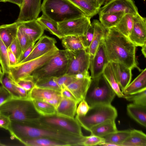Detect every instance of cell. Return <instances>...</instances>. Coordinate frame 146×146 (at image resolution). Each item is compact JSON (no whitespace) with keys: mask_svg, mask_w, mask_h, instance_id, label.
Returning <instances> with one entry per match:
<instances>
[{"mask_svg":"<svg viewBox=\"0 0 146 146\" xmlns=\"http://www.w3.org/2000/svg\"><path fill=\"white\" fill-rule=\"evenodd\" d=\"M12 138L19 141L40 137L47 138L62 141L70 146H82L85 136L73 135L54 129L35 122H24L11 121L8 130Z\"/></svg>","mask_w":146,"mask_h":146,"instance_id":"obj_1","label":"cell"},{"mask_svg":"<svg viewBox=\"0 0 146 146\" xmlns=\"http://www.w3.org/2000/svg\"><path fill=\"white\" fill-rule=\"evenodd\" d=\"M106 54L109 62L121 64L131 69L137 66L135 45L115 27L107 29L103 39Z\"/></svg>","mask_w":146,"mask_h":146,"instance_id":"obj_2","label":"cell"},{"mask_svg":"<svg viewBox=\"0 0 146 146\" xmlns=\"http://www.w3.org/2000/svg\"><path fill=\"white\" fill-rule=\"evenodd\" d=\"M0 112L11 121L21 122H32L41 116L28 99L12 97L0 105Z\"/></svg>","mask_w":146,"mask_h":146,"instance_id":"obj_3","label":"cell"},{"mask_svg":"<svg viewBox=\"0 0 146 146\" xmlns=\"http://www.w3.org/2000/svg\"><path fill=\"white\" fill-rule=\"evenodd\" d=\"M41 11L42 15L57 23L85 15L68 0H43Z\"/></svg>","mask_w":146,"mask_h":146,"instance_id":"obj_4","label":"cell"},{"mask_svg":"<svg viewBox=\"0 0 146 146\" xmlns=\"http://www.w3.org/2000/svg\"><path fill=\"white\" fill-rule=\"evenodd\" d=\"M91 79L85 99L90 106L111 104L116 94L102 74Z\"/></svg>","mask_w":146,"mask_h":146,"instance_id":"obj_5","label":"cell"},{"mask_svg":"<svg viewBox=\"0 0 146 146\" xmlns=\"http://www.w3.org/2000/svg\"><path fill=\"white\" fill-rule=\"evenodd\" d=\"M69 62L68 51L59 50L55 56L34 71L31 76L35 82L39 79L59 77L66 74Z\"/></svg>","mask_w":146,"mask_h":146,"instance_id":"obj_6","label":"cell"},{"mask_svg":"<svg viewBox=\"0 0 146 146\" xmlns=\"http://www.w3.org/2000/svg\"><path fill=\"white\" fill-rule=\"evenodd\" d=\"M117 116L116 109L111 104L98 105L90 107L85 115H76L75 119L81 127L90 131L94 126L108 119L115 120Z\"/></svg>","mask_w":146,"mask_h":146,"instance_id":"obj_7","label":"cell"},{"mask_svg":"<svg viewBox=\"0 0 146 146\" xmlns=\"http://www.w3.org/2000/svg\"><path fill=\"white\" fill-rule=\"evenodd\" d=\"M59 50L56 46L40 57L10 67L9 77L15 82L28 77L34 71L55 56Z\"/></svg>","mask_w":146,"mask_h":146,"instance_id":"obj_8","label":"cell"},{"mask_svg":"<svg viewBox=\"0 0 146 146\" xmlns=\"http://www.w3.org/2000/svg\"><path fill=\"white\" fill-rule=\"evenodd\" d=\"M36 121L40 124L54 129L74 135H83L81 127L75 118L70 119L55 115L48 116H41Z\"/></svg>","mask_w":146,"mask_h":146,"instance_id":"obj_9","label":"cell"},{"mask_svg":"<svg viewBox=\"0 0 146 146\" xmlns=\"http://www.w3.org/2000/svg\"><path fill=\"white\" fill-rule=\"evenodd\" d=\"M90 19L84 15L57 23L58 28L64 36H83L91 25Z\"/></svg>","mask_w":146,"mask_h":146,"instance_id":"obj_10","label":"cell"},{"mask_svg":"<svg viewBox=\"0 0 146 146\" xmlns=\"http://www.w3.org/2000/svg\"><path fill=\"white\" fill-rule=\"evenodd\" d=\"M68 51L69 55V62L66 74L74 75L88 71L90 62V55L86 50Z\"/></svg>","mask_w":146,"mask_h":146,"instance_id":"obj_11","label":"cell"},{"mask_svg":"<svg viewBox=\"0 0 146 146\" xmlns=\"http://www.w3.org/2000/svg\"><path fill=\"white\" fill-rule=\"evenodd\" d=\"M123 12L134 16L139 13L137 7L133 0H108L100 7L98 14Z\"/></svg>","mask_w":146,"mask_h":146,"instance_id":"obj_12","label":"cell"},{"mask_svg":"<svg viewBox=\"0 0 146 146\" xmlns=\"http://www.w3.org/2000/svg\"><path fill=\"white\" fill-rule=\"evenodd\" d=\"M128 38L136 47L146 44V18L139 13L134 16L133 28Z\"/></svg>","mask_w":146,"mask_h":146,"instance_id":"obj_13","label":"cell"},{"mask_svg":"<svg viewBox=\"0 0 146 146\" xmlns=\"http://www.w3.org/2000/svg\"><path fill=\"white\" fill-rule=\"evenodd\" d=\"M109 62L105 52L103 40L102 41L93 58L90 59L89 69L91 78L97 77L102 74Z\"/></svg>","mask_w":146,"mask_h":146,"instance_id":"obj_14","label":"cell"},{"mask_svg":"<svg viewBox=\"0 0 146 146\" xmlns=\"http://www.w3.org/2000/svg\"><path fill=\"white\" fill-rule=\"evenodd\" d=\"M41 0H23L16 22H22L36 19L41 11Z\"/></svg>","mask_w":146,"mask_h":146,"instance_id":"obj_15","label":"cell"},{"mask_svg":"<svg viewBox=\"0 0 146 146\" xmlns=\"http://www.w3.org/2000/svg\"><path fill=\"white\" fill-rule=\"evenodd\" d=\"M56 41L54 38L46 35L42 36L35 44L29 55L19 64L38 58L46 54L56 46Z\"/></svg>","mask_w":146,"mask_h":146,"instance_id":"obj_16","label":"cell"},{"mask_svg":"<svg viewBox=\"0 0 146 146\" xmlns=\"http://www.w3.org/2000/svg\"><path fill=\"white\" fill-rule=\"evenodd\" d=\"M17 23L18 28L28 37L32 42L35 43L43 34L44 30L36 19Z\"/></svg>","mask_w":146,"mask_h":146,"instance_id":"obj_17","label":"cell"},{"mask_svg":"<svg viewBox=\"0 0 146 146\" xmlns=\"http://www.w3.org/2000/svg\"><path fill=\"white\" fill-rule=\"evenodd\" d=\"M94 28V34L92 42L86 50L90 55V59L92 58L106 33L107 29H106L98 20H94L91 23Z\"/></svg>","mask_w":146,"mask_h":146,"instance_id":"obj_18","label":"cell"},{"mask_svg":"<svg viewBox=\"0 0 146 146\" xmlns=\"http://www.w3.org/2000/svg\"><path fill=\"white\" fill-rule=\"evenodd\" d=\"M91 78L77 79L66 87L73 95L79 103L85 100L90 85Z\"/></svg>","mask_w":146,"mask_h":146,"instance_id":"obj_19","label":"cell"},{"mask_svg":"<svg viewBox=\"0 0 146 146\" xmlns=\"http://www.w3.org/2000/svg\"><path fill=\"white\" fill-rule=\"evenodd\" d=\"M120 88L122 92L130 83L132 69L118 63L111 62Z\"/></svg>","mask_w":146,"mask_h":146,"instance_id":"obj_20","label":"cell"},{"mask_svg":"<svg viewBox=\"0 0 146 146\" xmlns=\"http://www.w3.org/2000/svg\"><path fill=\"white\" fill-rule=\"evenodd\" d=\"M78 104L75 101L62 97L60 103L56 109V115L60 117L74 119Z\"/></svg>","mask_w":146,"mask_h":146,"instance_id":"obj_21","label":"cell"},{"mask_svg":"<svg viewBox=\"0 0 146 146\" xmlns=\"http://www.w3.org/2000/svg\"><path fill=\"white\" fill-rule=\"evenodd\" d=\"M68 0L91 18L98 13L101 7L97 0Z\"/></svg>","mask_w":146,"mask_h":146,"instance_id":"obj_22","label":"cell"},{"mask_svg":"<svg viewBox=\"0 0 146 146\" xmlns=\"http://www.w3.org/2000/svg\"><path fill=\"white\" fill-rule=\"evenodd\" d=\"M61 96L60 92L35 86L28 92V99L31 101H45Z\"/></svg>","mask_w":146,"mask_h":146,"instance_id":"obj_23","label":"cell"},{"mask_svg":"<svg viewBox=\"0 0 146 146\" xmlns=\"http://www.w3.org/2000/svg\"><path fill=\"white\" fill-rule=\"evenodd\" d=\"M146 90V68L128 85L122 92L124 94H135Z\"/></svg>","mask_w":146,"mask_h":146,"instance_id":"obj_24","label":"cell"},{"mask_svg":"<svg viewBox=\"0 0 146 146\" xmlns=\"http://www.w3.org/2000/svg\"><path fill=\"white\" fill-rule=\"evenodd\" d=\"M115 119H108L93 127L90 132L91 135L104 137L117 131Z\"/></svg>","mask_w":146,"mask_h":146,"instance_id":"obj_25","label":"cell"},{"mask_svg":"<svg viewBox=\"0 0 146 146\" xmlns=\"http://www.w3.org/2000/svg\"><path fill=\"white\" fill-rule=\"evenodd\" d=\"M127 110L128 115L138 123L146 127V106L133 103L127 105Z\"/></svg>","mask_w":146,"mask_h":146,"instance_id":"obj_26","label":"cell"},{"mask_svg":"<svg viewBox=\"0 0 146 146\" xmlns=\"http://www.w3.org/2000/svg\"><path fill=\"white\" fill-rule=\"evenodd\" d=\"M18 29V23L0 26V38L8 48L13 40L16 37Z\"/></svg>","mask_w":146,"mask_h":146,"instance_id":"obj_27","label":"cell"},{"mask_svg":"<svg viewBox=\"0 0 146 146\" xmlns=\"http://www.w3.org/2000/svg\"><path fill=\"white\" fill-rule=\"evenodd\" d=\"M102 74L116 95L118 97L123 98L124 94L121 92L118 84L115 74L111 62H109L108 63Z\"/></svg>","mask_w":146,"mask_h":146,"instance_id":"obj_28","label":"cell"},{"mask_svg":"<svg viewBox=\"0 0 146 146\" xmlns=\"http://www.w3.org/2000/svg\"><path fill=\"white\" fill-rule=\"evenodd\" d=\"M21 143L27 146H70L68 144L53 139L40 137L25 139Z\"/></svg>","mask_w":146,"mask_h":146,"instance_id":"obj_29","label":"cell"},{"mask_svg":"<svg viewBox=\"0 0 146 146\" xmlns=\"http://www.w3.org/2000/svg\"><path fill=\"white\" fill-rule=\"evenodd\" d=\"M121 146H146V135L141 131L131 130L129 136Z\"/></svg>","mask_w":146,"mask_h":146,"instance_id":"obj_30","label":"cell"},{"mask_svg":"<svg viewBox=\"0 0 146 146\" xmlns=\"http://www.w3.org/2000/svg\"><path fill=\"white\" fill-rule=\"evenodd\" d=\"M62 39V45L65 50L74 51L86 49L83 42L82 36H64Z\"/></svg>","mask_w":146,"mask_h":146,"instance_id":"obj_31","label":"cell"},{"mask_svg":"<svg viewBox=\"0 0 146 146\" xmlns=\"http://www.w3.org/2000/svg\"><path fill=\"white\" fill-rule=\"evenodd\" d=\"M125 14L123 12L99 14L100 22L106 29L115 27Z\"/></svg>","mask_w":146,"mask_h":146,"instance_id":"obj_32","label":"cell"},{"mask_svg":"<svg viewBox=\"0 0 146 146\" xmlns=\"http://www.w3.org/2000/svg\"><path fill=\"white\" fill-rule=\"evenodd\" d=\"M44 30L49 31L51 34L62 39L64 36L59 31L57 23L52 20L42 15L36 19Z\"/></svg>","mask_w":146,"mask_h":146,"instance_id":"obj_33","label":"cell"},{"mask_svg":"<svg viewBox=\"0 0 146 146\" xmlns=\"http://www.w3.org/2000/svg\"><path fill=\"white\" fill-rule=\"evenodd\" d=\"M134 16L130 14H125L115 27L124 35L128 37L131 31Z\"/></svg>","mask_w":146,"mask_h":146,"instance_id":"obj_34","label":"cell"},{"mask_svg":"<svg viewBox=\"0 0 146 146\" xmlns=\"http://www.w3.org/2000/svg\"><path fill=\"white\" fill-rule=\"evenodd\" d=\"M130 129L118 131L111 133L104 137L105 142L110 143L121 146L122 143L129 136Z\"/></svg>","mask_w":146,"mask_h":146,"instance_id":"obj_35","label":"cell"},{"mask_svg":"<svg viewBox=\"0 0 146 146\" xmlns=\"http://www.w3.org/2000/svg\"><path fill=\"white\" fill-rule=\"evenodd\" d=\"M32 101L35 110L41 116H48L56 115V109L50 104L43 101Z\"/></svg>","mask_w":146,"mask_h":146,"instance_id":"obj_36","label":"cell"},{"mask_svg":"<svg viewBox=\"0 0 146 146\" xmlns=\"http://www.w3.org/2000/svg\"><path fill=\"white\" fill-rule=\"evenodd\" d=\"M0 64L3 74L8 73L10 67L8 57L7 48L0 38Z\"/></svg>","mask_w":146,"mask_h":146,"instance_id":"obj_37","label":"cell"},{"mask_svg":"<svg viewBox=\"0 0 146 146\" xmlns=\"http://www.w3.org/2000/svg\"><path fill=\"white\" fill-rule=\"evenodd\" d=\"M35 86L38 87L61 92V88L55 81L54 77L43 78L36 80Z\"/></svg>","mask_w":146,"mask_h":146,"instance_id":"obj_38","label":"cell"},{"mask_svg":"<svg viewBox=\"0 0 146 146\" xmlns=\"http://www.w3.org/2000/svg\"><path fill=\"white\" fill-rule=\"evenodd\" d=\"M10 93L13 98H21L16 88L14 82L8 73H4L1 84Z\"/></svg>","mask_w":146,"mask_h":146,"instance_id":"obj_39","label":"cell"},{"mask_svg":"<svg viewBox=\"0 0 146 146\" xmlns=\"http://www.w3.org/2000/svg\"><path fill=\"white\" fill-rule=\"evenodd\" d=\"M123 98L134 104L146 106V90L132 94H124Z\"/></svg>","mask_w":146,"mask_h":146,"instance_id":"obj_40","label":"cell"},{"mask_svg":"<svg viewBox=\"0 0 146 146\" xmlns=\"http://www.w3.org/2000/svg\"><path fill=\"white\" fill-rule=\"evenodd\" d=\"M105 142V140L104 137L91 135L89 136L85 137L83 142L82 145L85 146L102 145Z\"/></svg>","mask_w":146,"mask_h":146,"instance_id":"obj_41","label":"cell"},{"mask_svg":"<svg viewBox=\"0 0 146 146\" xmlns=\"http://www.w3.org/2000/svg\"><path fill=\"white\" fill-rule=\"evenodd\" d=\"M54 79L61 89L77 80L74 75H70L66 74L59 77H54Z\"/></svg>","mask_w":146,"mask_h":146,"instance_id":"obj_42","label":"cell"},{"mask_svg":"<svg viewBox=\"0 0 146 146\" xmlns=\"http://www.w3.org/2000/svg\"><path fill=\"white\" fill-rule=\"evenodd\" d=\"M17 37L21 46L22 52L31 43L33 42H32L28 37L18 28Z\"/></svg>","mask_w":146,"mask_h":146,"instance_id":"obj_43","label":"cell"},{"mask_svg":"<svg viewBox=\"0 0 146 146\" xmlns=\"http://www.w3.org/2000/svg\"><path fill=\"white\" fill-rule=\"evenodd\" d=\"M19 86L25 89L28 92L35 86V83L30 76L28 77L15 82Z\"/></svg>","mask_w":146,"mask_h":146,"instance_id":"obj_44","label":"cell"},{"mask_svg":"<svg viewBox=\"0 0 146 146\" xmlns=\"http://www.w3.org/2000/svg\"><path fill=\"white\" fill-rule=\"evenodd\" d=\"M7 48L10 50L15 55L18 62L22 51L17 37L13 40Z\"/></svg>","mask_w":146,"mask_h":146,"instance_id":"obj_45","label":"cell"},{"mask_svg":"<svg viewBox=\"0 0 146 146\" xmlns=\"http://www.w3.org/2000/svg\"><path fill=\"white\" fill-rule=\"evenodd\" d=\"M94 34V27L91 23V25L88 28L84 35L82 36L83 42L86 49L90 45L93 39Z\"/></svg>","mask_w":146,"mask_h":146,"instance_id":"obj_46","label":"cell"},{"mask_svg":"<svg viewBox=\"0 0 146 146\" xmlns=\"http://www.w3.org/2000/svg\"><path fill=\"white\" fill-rule=\"evenodd\" d=\"M90 107L85 100L81 101L77 108L76 113L77 115L84 116L89 111Z\"/></svg>","mask_w":146,"mask_h":146,"instance_id":"obj_47","label":"cell"},{"mask_svg":"<svg viewBox=\"0 0 146 146\" xmlns=\"http://www.w3.org/2000/svg\"><path fill=\"white\" fill-rule=\"evenodd\" d=\"M12 98L10 93L2 85L0 86V105Z\"/></svg>","mask_w":146,"mask_h":146,"instance_id":"obj_48","label":"cell"},{"mask_svg":"<svg viewBox=\"0 0 146 146\" xmlns=\"http://www.w3.org/2000/svg\"><path fill=\"white\" fill-rule=\"evenodd\" d=\"M11 123V121L6 115L0 112V127L8 131Z\"/></svg>","mask_w":146,"mask_h":146,"instance_id":"obj_49","label":"cell"},{"mask_svg":"<svg viewBox=\"0 0 146 146\" xmlns=\"http://www.w3.org/2000/svg\"><path fill=\"white\" fill-rule=\"evenodd\" d=\"M60 93L62 97L75 101L79 103L73 95L66 87L61 89Z\"/></svg>","mask_w":146,"mask_h":146,"instance_id":"obj_50","label":"cell"},{"mask_svg":"<svg viewBox=\"0 0 146 146\" xmlns=\"http://www.w3.org/2000/svg\"><path fill=\"white\" fill-rule=\"evenodd\" d=\"M35 43V42L31 43L25 51L22 52L18 60V64L20 63L29 55L32 51Z\"/></svg>","mask_w":146,"mask_h":146,"instance_id":"obj_51","label":"cell"},{"mask_svg":"<svg viewBox=\"0 0 146 146\" xmlns=\"http://www.w3.org/2000/svg\"><path fill=\"white\" fill-rule=\"evenodd\" d=\"M8 57L9 67L15 66L18 64V60L12 51L7 48Z\"/></svg>","mask_w":146,"mask_h":146,"instance_id":"obj_52","label":"cell"},{"mask_svg":"<svg viewBox=\"0 0 146 146\" xmlns=\"http://www.w3.org/2000/svg\"><path fill=\"white\" fill-rule=\"evenodd\" d=\"M14 82L16 88L20 98L25 99H28V92L23 88L17 84L15 82Z\"/></svg>","mask_w":146,"mask_h":146,"instance_id":"obj_53","label":"cell"},{"mask_svg":"<svg viewBox=\"0 0 146 146\" xmlns=\"http://www.w3.org/2000/svg\"><path fill=\"white\" fill-rule=\"evenodd\" d=\"M62 98L61 96L47 100L45 102L51 105L56 109L59 104Z\"/></svg>","mask_w":146,"mask_h":146,"instance_id":"obj_54","label":"cell"},{"mask_svg":"<svg viewBox=\"0 0 146 146\" xmlns=\"http://www.w3.org/2000/svg\"><path fill=\"white\" fill-rule=\"evenodd\" d=\"M74 76L77 80L84 78L91 77L88 71L78 73L74 75Z\"/></svg>","mask_w":146,"mask_h":146,"instance_id":"obj_55","label":"cell"},{"mask_svg":"<svg viewBox=\"0 0 146 146\" xmlns=\"http://www.w3.org/2000/svg\"><path fill=\"white\" fill-rule=\"evenodd\" d=\"M6 2H9L18 5L20 8L22 5L23 0H6Z\"/></svg>","mask_w":146,"mask_h":146,"instance_id":"obj_56","label":"cell"},{"mask_svg":"<svg viewBox=\"0 0 146 146\" xmlns=\"http://www.w3.org/2000/svg\"><path fill=\"white\" fill-rule=\"evenodd\" d=\"M141 51L143 54L145 58H146V44L141 46Z\"/></svg>","mask_w":146,"mask_h":146,"instance_id":"obj_57","label":"cell"},{"mask_svg":"<svg viewBox=\"0 0 146 146\" xmlns=\"http://www.w3.org/2000/svg\"><path fill=\"white\" fill-rule=\"evenodd\" d=\"M108 0H97L99 5L101 6L104 5Z\"/></svg>","mask_w":146,"mask_h":146,"instance_id":"obj_58","label":"cell"},{"mask_svg":"<svg viewBox=\"0 0 146 146\" xmlns=\"http://www.w3.org/2000/svg\"><path fill=\"white\" fill-rule=\"evenodd\" d=\"M3 73L2 71L1 66H0V83L1 84Z\"/></svg>","mask_w":146,"mask_h":146,"instance_id":"obj_59","label":"cell"},{"mask_svg":"<svg viewBox=\"0 0 146 146\" xmlns=\"http://www.w3.org/2000/svg\"><path fill=\"white\" fill-rule=\"evenodd\" d=\"M2 2H6V0H1Z\"/></svg>","mask_w":146,"mask_h":146,"instance_id":"obj_60","label":"cell"},{"mask_svg":"<svg viewBox=\"0 0 146 146\" xmlns=\"http://www.w3.org/2000/svg\"><path fill=\"white\" fill-rule=\"evenodd\" d=\"M0 2H2V0H0Z\"/></svg>","mask_w":146,"mask_h":146,"instance_id":"obj_61","label":"cell"}]
</instances>
